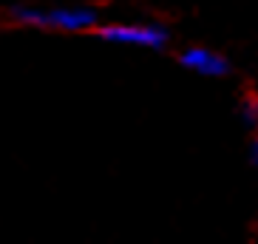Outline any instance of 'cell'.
<instances>
[{
	"label": "cell",
	"instance_id": "6da1fadb",
	"mask_svg": "<svg viewBox=\"0 0 258 244\" xmlns=\"http://www.w3.org/2000/svg\"><path fill=\"white\" fill-rule=\"evenodd\" d=\"M12 20L31 29H48V31H88L97 29V9L91 6H15Z\"/></svg>",
	"mask_w": 258,
	"mask_h": 244
},
{
	"label": "cell",
	"instance_id": "7a4b0ae2",
	"mask_svg": "<svg viewBox=\"0 0 258 244\" xmlns=\"http://www.w3.org/2000/svg\"><path fill=\"white\" fill-rule=\"evenodd\" d=\"M97 37L105 43H116V46L162 51L170 43V31L162 23H105L97 26Z\"/></svg>",
	"mask_w": 258,
	"mask_h": 244
},
{
	"label": "cell",
	"instance_id": "3957f363",
	"mask_svg": "<svg viewBox=\"0 0 258 244\" xmlns=\"http://www.w3.org/2000/svg\"><path fill=\"white\" fill-rule=\"evenodd\" d=\"M179 66L193 71V74H199V77H210V80L230 74L227 57L219 51H213V48H207V46H187L179 54Z\"/></svg>",
	"mask_w": 258,
	"mask_h": 244
},
{
	"label": "cell",
	"instance_id": "277c9868",
	"mask_svg": "<svg viewBox=\"0 0 258 244\" xmlns=\"http://www.w3.org/2000/svg\"><path fill=\"white\" fill-rule=\"evenodd\" d=\"M238 114H241V122L247 128L258 131V94H247L238 105Z\"/></svg>",
	"mask_w": 258,
	"mask_h": 244
},
{
	"label": "cell",
	"instance_id": "5b68a950",
	"mask_svg": "<svg viewBox=\"0 0 258 244\" xmlns=\"http://www.w3.org/2000/svg\"><path fill=\"white\" fill-rule=\"evenodd\" d=\"M250 162L258 170V131H255V137H252V142H250Z\"/></svg>",
	"mask_w": 258,
	"mask_h": 244
}]
</instances>
